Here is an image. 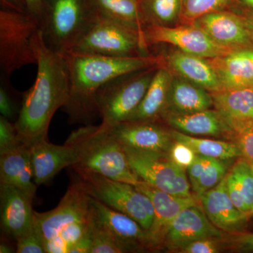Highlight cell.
I'll list each match as a JSON object with an SVG mask.
<instances>
[{"instance_id": "obj_1", "label": "cell", "mask_w": 253, "mask_h": 253, "mask_svg": "<svg viewBox=\"0 0 253 253\" xmlns=\"http://www.w3.org/2000/svg\"><path fill=\"white\" fill-rule=\"evenodd\" d=\"M32 44L38 65L37 77L34 84L23 93L21 109L14 123L20 140L29 149L47 140L50 122L56 111L67 103L70 91L64 56L48 47L40 28Z\"/></svg>"}, {"instance_id": "obj_2", "label": "cell", "mask_w": 253, "mask_h": 253, "mask_svg": "<svg viewBox=\"0 0 253 253\" xmlns=\"http://www.w3.org/2000/svg\"><path fill=\"white\" fill-rule=\"evenodd\" d=\"M69 72L70 91L63 106L70 123L90 124L99 116L96 94L101 86L126 73L152 67L156 58L147 56L113 57L68 52L63 54Z\"/></svg>"}, {"instance_id": "obj_3", "label": "cell", "mask_w": 253, "mask_h": 253, "mask_svg": "<svg viewBox=\"0 0 253 253\" xmlns=\"http://www.w3.org/2000/svg\"><path fill=\"white\" fill-rule=\"evenodd\" d=\"M65 144L73 146L77 153L78 162L74 166L134 186L140 182L129 166L124 148L104 123L78 128Z\"/></svg>"}, {"instance_id": "obj_4", "label": "cell", "mask_w": 253, "mask_h": 253, "mask_svg": "<svg viewBox=\"0 0 253 253\" xmlns=\"http://www.w3.org/2000/svg\"><path fill=\"white\" fill-rule=\"evenodd\" d=\"M91 0H44L38 25L46 45L70 52L97 18Z\"/></svg>"}, {"instance_id": "obj_5", "label": "cell", "mask_w": 253, "mask_h": 253, "mask_svg": "<svg viewBox=\"0 0 253 253\" xmlns=\"http://www.w3.org/2000/svg\"><path fill=\"white\" fill-rule=\"evenodd\" d=\"M73 174L79 178L86 193L93 199L124 213L149 231L154 219V205L151 199L136 189L135 186L73 166Z\"/></svg>"}, {"instance_id": "obj_6", "label": "cell", "mask_w": 253, "mask_h": 253, "mask_svg": "<svg viewBox=\"0 0 253 253\" xmlns=\"http://www.w3.org/2000/svg\"><path fill=\"white\" fill-rule=\"evenodd\" d=\"M144 69L113 78L99 88L96 104L102 123L111 126L125 122L136 111L156 71L151 67Z\"/></svg>"}, {"instance_id": "obj_7", "label": "cell", "mask_w": 253, "mask_h": 253, "mask_svg": "<svg viewBox=\"0 0 253 253\" xmlns=\"http://www.w3.org/2000/svg\"><path fill=\"white\" fill-rule=\"evenodd\" d=\"M144 32L121 21L98 14L71 52L113 57H136L146 49ZM71 52V51H70Z\"/></svg>"}, {"instance_id": "obj_8", "label": "cell", "mask_w": 253, "mask_h": 253, "mask_svg": "<svg viewBox=\"0 0 253 253\" xmlns=\"http://www.w3.org/2000/svg\"><path fill=\"white\" fill-rule=\"evenodd\" d=\"M39 28L36 18L1 6L0 10V70L1 76L10 78L14 71L37 60L33 37Z\"/></svg>"}, {"instance_id": "obj_9", "label": "cell", "mask_w": 253, "mask_h": 253, "mask_svg": "<svg viewBox=\"0 0 253 253\" xmlns=\"http://www.w3.org/2000/svg\"><path fill=\"white\" fill-rule=\"evenodd\" d=\"M124 149L131 169L141 181L174 196H192L185 169L177 166L168 153Z\"/></svg>"}, {"instance_id": "obj_10", "label": "cell", "mask_w": 253, "mask_h": 253, "mask_svg": "<svg viewBox=\"0 0 253 253\" xmlns=\"http://www.w3.org/2000/svg\"><path fill=\"white\" fill-rule=\"evenodd\" d=\"M144 34L147 45L149 43H168L184 52L207 59L220 57L236 51L217 44L207 33L194 24L174 28L147 25Z\"/></svg>"}, {"instance_id": "obj_11", "label": "cell", "mask_w": 253, "mask_h": 253, "mask_svg": "<svg viewBox=\"0 0 253 253\" xmlns=\"http://www.w3.org/2000/svg\"><path fill=\"white\" fill-rule=\"evenodd\" d=\"M90 196L76 174L59 205L45 212L34 211V222L44 240L52 239L65 227L89 216Z\"/></svg>"}, {"instance_id": "obj_12", "label": "cell", "mask_w": 253, "mask_h": 253, "mask_svg": "<svg viewBox=\"0 0 253 253\" xmlns=\"http://www.w3.org/2000/svg\"><path fill=\"white\" fill-rule=\"evenodd\" d=\"M89 208L95 219L112 236L123 253L151 250L148 231L134 219L91 196Z\"/></svg>"}, {"instance_id": "obj_13", "label": "cell", "mask_w": 253, "mask_h": 253, "mask_svg": "<svg viewBox=\"0 0 253 253\" xmlns=\"http://www.w3.org/2000/svg\"><path fill=\"white\" fill-rule=\"evenodd\" d=\"M135 187L146 194L154 205V219L148 231V237L151 250L160 249L164 244L168 229L174 218L185 208L198 205L197 199L194 196L181 197L168 194L143 181Z\"/></svg>"}, {"instance_id": "obj_14", "label": "cell", "mask_w": 253, "mask_h": 253, "mask_svg": "<svg viewBox=\"0 0 253 253\" xmlns=\"http://www.w3.org/2000/svg\"><path fill=\"white\" fill-rule=\"evenodd\" d=\"M33 198L29 193L16 186L0 184L1 229L8 240L16 242L33 225Z\"/></svg>"}, {"instance_id": "obj_15", "label": "cell", "mask_w": 253, "mask_h": 253, "mask_svg": "<svg viewBox=\"0 0 253 253\" xmlns=\"http://www.w3.org/2000/svg\"><path fill=\"white\" fill-rule=\"evenodd\" d=\"M106 126L113 137L126 149L168 153L174 141L170 131L151 121H125Z\"/></svg>"}, {"instance_id": "obj_16", "label": "cell", "mask_w": 253, "mask_h": 253, "mask_svg": "<svg viewBox=\"0 0 253 253\" xmlns=\"http://www.w3.org/2000/svg\"><path fill=\"white\" fill-rule=\"evenodd\" d=\"M199 204L183 210L171 223L163 246L176 251L197 240L222 239V232L206 217Z\"/></svg>"}, {"instance_id": "obj_17", "label": "cell", "mask_w": 253, "mask_h": 253, "mask_svg": "<svg viewBox=\"0 0 253 253\" xmlns=\"http://www.w3.org/2000/svg\"><path fill=\"white\" fill-rule=\"evenodd\" d=\"M198 198L208 219L217 229L229 234L244 232L249 212H241L233 204L226 190L225 176Z\"/></svg>"}, {"instance_id": "obj_18", "label": "cell", "mask_w": 253, "mask_h": 253, "mask_svg": "<svg viewBox=\"0 0 253 253\" xmlns=\"http://www.w3.org/2000/svg\"><path fill=\"white\" fill-rule=\"evenodd\" d=\"M30 149L37 186L49 182L63 168L73 167L78 162L76 150L66 144L55 145L47 139L37 143Z\"/></svg>"}, {"instance_id": "obj_19", "label": "cell", "mask_w": 253, "mask_h": 253, "mask_svg": "<svg viewBox=\"0 0 253 253\" xmlns=\"http://www.w3.org/2000/svg\"><path fill=\"white\" fill-rule=\"evenodd\" d=\"M219 45L239 50L251 42L243 18L218 11L204 15L192 23Z\"/></svg>"}, {"instance_id": "obj_20", "label": "cell", "mask_w": 253, "mask_h": 253, "mask_svg": "<svg viewBox=\"0 0 253 253\" xmlns=\"http://www.w3.org/2000/svg\"><path fill=\"white\" fill-rule=\"evenodd\" d=\"M168 124L189 135L231 136L232 131L217 111L205 110L191 113H174L168 116Z\"/></svg>"}, {"instance_id": "obj_21", "label": "cell", "mask_w": 253, "mask_h": 253, "mask_svg": "<svg viewBox=\"0 0 253 253\" xmlns=\"http://www.w3.org/2000/svg\"><path fill=\"white\" fill-rule=\"evenodd\" d=\"M168 66L184 79L211 92L220 90L221 85L209 59L181 50L168 55Z\"/></svg>"}, {"instance_id": "obj_22", "label": "cell", "mask_w": 253, "mask_h": 253, "mask_svg": "<svg viewBox=\"0 0 253 253\" xmlns=\"http://www.w3.org/2000/svg\"><path fill=\"white\" fill-rule=\"evenodd\" d=\"M0 184L16 186L35 197L37 185L29 148L23 146L0 155Z\"/></svg>"}, {"instance_id": "obj_23", "label": "cell", "mask_w": 253, "mask_h": 253, "mask_svg": "<svg viewBox=\"0 0 253 253\" xmlns=\"http://www.w3.org/2000/svg\"><path fill=\"white\" fill-rule=\"evenodd\" d=\"M208 59L217 74L221 89L253 86V65L244 49Z\"/></svg>"}, {"instance_id": "obj_24", "label": "cell", "mask_w": 253, "mask_h": 253, "mask_svg": "<svg viewBox=\"0 0 253 253\" xmlns=\"http://www.w3.org/2000/svg\"><path fill=\"white\" fill-rule=\"evenodd\" d=\"M172 78L166 68L157 70L140 105L126 121H152L157 117L167 103Z\"/></svg>"}, {"instance_id": "obj_25", "label": "cell", "mask_w": 253, "mask_h": 253, "mask_svg": "<svg viewBox=\"0 0 253 253\" xmlns=\"http://www.w3.org/2000/svg\"><path fill=\"white\" fill-rule=\"evenodd\" d=\"M206 90L184 78H173L168 100L177 113L199 112L214 105L212 95Z\"/></svg>"}, {"instance_id": "obj_26", "label": "cell", "mask_w": 253, "mask_h": 253, "mask_svg": "<svg viewBox=\"0 0 253 253\" xmlns=\"http://www.w3.org/2000/svg\"><path fill=\"white\" fill-rule=\"evenodd\" d=\"M211 94L214 106L225 121H253V86L220 89Z\"/></svg>"}, {"instance_id": "obj_27", "label": "cell", "mask_w": 253, "mask_h": 253, "mask_svg": "<svg viewBox=\"0 0 253 253\" xmlns=\"http://www.w3.org/2000/svg\"><path fill=\"white\" fill-rule=\"evenodd\" d=\"M224 160L197 155L189 168L190 185L196 196H201L217 185L226 174L227 164Z\"/></svg>"}, {"instance_id": "obj_28", "label": "cell", "mask_w": 253, "mask_h": 253, "mask_svg": "<svg viewBox=\"0 0 253 253\" xmlns=\"http://www.w3.org/2000/svg\"><path fill=\"white\" fill-rule=\"evenodd\" d=\"M173 140L190 146L197 155L229 161L241 156V151L234 142L194 137L177 130L170 131Z\"/></svg>"}, {"instance_id": "obj_29", "label": "cell", "mask_w": 253, "mask_h": 253, "mask_svg": "<svg viewBox=\"0 0 253 253\" xmlns=\"http://www.w3.org/2000/svg\"><path fill=\"white\" fill-rule=\"evenodd\" d=\"M98 14L121 21L144 32L138 0H91Z\"/></svg>"}, {"instance_id": "obj_30", "label": "cell", "mask_w": 253, "mask_h": 253, "mask_svg": "<svg viewBox=\"0 0 253 253\" xmlns=\"http://www.w3.org/2000/svg\"><path fill=\"white\" fill-rule=\"evenodd\" d=\"M181 7L182 0H143L140 9L144 23L167 26L177 18Z\"/></svg>"}, {"instance_id": "obj_31", "label": "cell", "mask_w": 253, "mask_h": 253, "mask_svg": "<svg viewBox=\"0 0 253 253\" xmlns=\"http://www.w3.org/2000/svg\"><path fill=\"white\" fill-rule=\"evenodd\" d=\"M89 229V216L86 219L70 224L52 239L45 241L46 253H68Z\"/></svg>"}, {"instance_id": "obj_32", "label": "cell", "mask_w": 253, "mask_h": 253, "mask_svg": "<svg viewBox=\"0 0 253 253\" xmlns=\"http://www.w3.org/2000/svg\"><path fill=\"white\" fill-rule=\"evenodd\" d=\"M230 126L234 143L241 151V156L253 164V121L233 120L226 121Z\"/></svg>"}, {"instance_id": "obj_33", "label": "cell", "mask_w": 253, "mask_h": 253, "mask_svg": "<svg viewBox=\"0 0 253 253\" xmlns=\"http://www.w3.org/2000/svg\"><path fill=\"white\" fill-rule=\"evenodd\" d=\"M231 0H182L181 14L192 23L204 15L220 11Z\"/></svg>"}, {"instance_id": "obj_34", "label": "cell", "mask_w": 253, "mask_h": 253, "mask_svg": "<svg viewBox=\"0 0 253 253\" xmlns=\"http://www.w3.org/2000/svg\"><path fill=\"white\" fill-rule=\"evenodd\" d=\"M89 226L92 234V247L90 253H123L112 236L95 219L89 208Z\"/></svg>"}, {"instance_id": "obj_35", "label": "cell", "mask_w": 253, "mask_h": 253, "mask_svg": "<svg viewBox=\"0 0 253 253\" xmlns=\"http://www.w3.org/2000/svg\"><path fill=\"white\" fill-rule=\"evenodd\" d=\"M238 181L249 212L253 208V169L245 158L236 161L230 169Z\"/></svg>"}, {"instance_id": "obj_36", "label": "cell", "mask_w": 253, "mask_h": 253, "mask_svg": "<svg viewBox=\"0 0 253 253\" xmlns=\"http://www.w3.org/2000/svg\"><path fill=\"white\" fill-rule=\"evenodd\" d=\"M10 84L9 78L1 76L0 78V113L1 116L14 123L19 114L21 105L18 104L17 95Z\"/></svg>"}, {"instance_id": "obj_37", "label": "cell", "mask_w": 253, "mask_h": 253, "mask_svg": "<svg viewBox=\"0 0 253 253\" xmlns=\"http://www.w3.org/2000/svg\"><path fill=\"white\" fill-rule=\"evenodd\" d=\"M16 253H46L45 240L33 219V225L16 241Z\"/></svg>"}, {"instance_id": "obj_38", "label": "cell", "mask_w": 253, "mask_h": 253, "mask_svg": "<svg viewBox=\"0 0 253 253\" xmlns=\"http://www.w3.org/2000/svg\"><path fill=\"white\" fill-rule=\"evenodd\" d=\"M25 146L20 140L14 123L0 116V155Z\"/></svg>"}, {"instance_id": "obj_39", "label": "cell", "mask_w": 253, "mask_h": 253, "mask_svg": "<svg viewBox=\"0 0 253 253\" xmlns=\"http://www.w3.org/2000/svg\"><path fill=\"white\" fill-rule=\"evenodd\" d=\"M168 154L177 166L185 170L193 164L197 156L190 146L177 141H173Z\"/></svg>"}, {"instance_id": "obj_40", "label": "cell", "mask_w": 253, "mask_h": 253, "mask_svg": "<svg viewBox=\"0 0 253 253\" xmlns=\"http://www.w3.org/2000/svg\"><path fill=\"white\" fill-rule=\"evenodd\" d=\"M221 246L232 251L253 252V234L241 232L220 239Z\"/></svg>"}, {"instance_id": "obj_41", "label": "cell", "mask_w": 253, "mask_h": 253, "mask_svg": "<svg viewBox=\"0 0 253 253\" xmlns=\"http://www.w3.org/2000/svg\"><path fill=\"white\" fill-rule=\"evenodd\" d=\"M220 239H206L197 240L178 250L181 253H216L220 250Z\"/></svg>"}, {"instance_id": "obj_42", "label": "cell", "mask_w": 253, "mask_h": 253, "mask_svg": "<svg viewBox=\"0 0 253 253\" xmlns=\"http://www.w3.org/2000/svg\"><path fill=\"white\" fill-rule=\"evenodd\" d=\"M225 180L226 190L233 204L241 212H249L238 181L231 171L226 173Z\"/></svg>"}, {"instance_id": "obj_43", "label": "cell", "mask_w": 253, "mask_h": 253, "mask_svg": "<svg viewBox=\"0 0 253 253\" xmlns=\"http://www.w3.org/2000/svg\"><path fill=\"white\" fill-rule=\"evenodd\" d=\"M92 243V234L89 222V229L86 234L76 244L73 245L68 253H90Z\"/></svg>"}, {"instance_id": "obj_44", "label": "cell", "mask_w": 253, "mask_h": 253, "mask_svg": "<svg viewBox=\"0 0 253 253\" xmlns=\"http://www.w3.org/2000/svg\"><path fill=\"white\" fill-rule=\"evenodd\" d=\"M1 6L21 13H28L26 0H1Z\"/></svg>"}, {"instance_id": "obj_45", "label": "cell", "mask_w": 253, "mask_h": 253, "mask_svg": "<svg viewBox=\"0 0 253 253\" xmlns=\"http://www.w3.org/2000/svg\"><path fill=\"white\" fill-rule=\"evenodd\" d=\"M26 2L30 14L36 18L38 23L41 17L44 0H26Z\"/></svg>"}, {"instance_id": "obj_46", "label": "cell", "mask_w": 253, "mask_h": 253, "mask_svg": "<svg viewBox=\"0 0 253 253\" xmlns=\"http://www.w3.org/2000/svg\"><path fill=\"white\" fill-rule=\"evenodd\" d=\"M243 20H244L245 26L249 32L250 39L253 41V14L250 15L247 17L243 18Z\"/></svg>"}, {"instance_id": "obj_47", "label": "cell", "mask_w": 253, "mask_h": 253, "mask_svg": "<svg viewBox=\"0 0 253 253\" xmlns=\"http://www.w3.org/2000/svg\"><path fill=\"white\" fill-rule=\"evenodd\" d=\"M14 252L16 253V251L13 249L12 246L9 244V242L1 243V245H0V253H11Z\"/></svg>"}, {"instance_id": "obj_48", "label": "cell", "mask_w": 253, "mask_h": 253, "mask_svg": "<svg viewBox=\"0 0 253 253\" xmlns=\"http://www.w3.org/2000/svg\"><path fill=\"white\" fill-rule=\"evenodd\" d=\"M245 52L247 55L248 57L251 60L253 67V49H244Z\"/></svg>"}, {"instance_id": "obj_49", "label": "cell", "mask_w": 253, "mask_h": 253, "mask_svg": "<svg viewBox=\"0 0 253 253\" xmlns=\"http://www.w3.org/2000/svg\"><path fill=\"white\" fill-rule=\"evenodd\" d=\"M246 4L249 6H253V0H243Z\"/></svg>"}, {"instance_id": "obj_50", "label": "cell", "mask_w": 253, "mask_h": 253, "mask_svg": "<svg viewBox=\"0 0 253 253\" xmlns=\"http://www.w3.org/2000/svg\"><path fill=\"white\" fill-rule=\"evenodd\" d=\"M251 212H252L253 213V209H252V210H251Z\"/></svg>"}, {"instance_id": "obj_51", "label": "cell", "mask_w": 253, "mask_h": 253, "mask_svg": "<svg viewBox=\"0 0 253 253\" xmlns=\"http://www.w3.org/2000/svg\"><path fill=\"white\" fill-rule=\"evenodd\" d=\"M251 166H252L253 169V164H251Z\"/></svg>"}]
</instances>
